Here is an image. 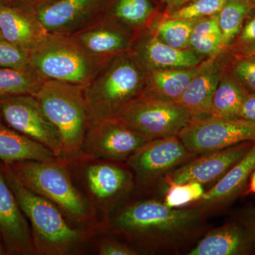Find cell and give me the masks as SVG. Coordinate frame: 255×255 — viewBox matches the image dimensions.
<instances>
[{
    "mask_svg": "<svg viewBox=\"0 0 255 255\" xmlns=\"http://www.w3.org/2000/svg\"><path fill=\"white\" fill-rule=\"evenodd\" d=\"M204 213L199 208L171 209L155 199L127 204L114 214L110 227L114 233L143 244H175L199 228Z\"/></svg>",
    "mask_w": 255,
    "mask_h": 255,
    "instance_id": "1",
    "label": "cell"
},
{
    "mask_svg": "<svg viewBox=\"0 0 255 255\" xmlns=\"http://www.w3.org/2000/svg\"><path fill=\"white\" fill-rule=\"evenodd\" d=\"M147 70L132 52L111 59L85 87L90 124L118 117L145 91Z\"/></svg>",
    "mask_w": 255,
    "mask_h": 255,
    "instance_id": "2",
    "label": "cell"
},
{
    "mask_svg": "<svg viewBox=\"0 0 255 255\" xmlns=\"http://www.w3.org/2000/svg\"><path fill=\"white\" fill-rule=\"evenodd\" d=\"M3 170L29 223L36 255H65L78 251L86 241L87 233L70 226L53 202L25 187L6 164Z\"/></svg>",
    "mask_w": 255,
    "mask_h": 255,
    "instance_id": "3",
    "label": "cell"
},
{
    "mask_svg": "<svg viewBox=\"0 0 255 255\" xmlns=\"http://www.w3.org/2000/svg\"><path fill=\"white\" fill-rule=\"evenodd\" d=\"M6 165L25 187L53 202L73 221L87 224L93 220L95 210L74 184L67 161L57 157Z\"/></svg>",
    "mask_w": 255,
    "mask_h": 255,
    "instance_id": "4",
    "label": "cell"
},
{
    "mask_svg": "<svg viewBox=\"0 0 255 255\" xmlns=\"http://www.w3.org/2000/svg\"><path fill=\"white\" fill-rule=\"evenodd\" d=\"M85 87L48 80L36 95L46 117L59 133L63 159L67 162H74L81 157L90 126Z\"/></svg>",
    "mask_w": 255,
    "mask_h": 255,
    "instance_id": "5",
    "label": "cell"
},
{
    "mask_svg": "<svg viewBox=\"0 0 255 255\" xmlns=\"http://www.w3.org/2000/svg\"><path fill=\"white\" fill-rule=\"evenodd\" d=\"M110 60L89 54L71 36L49 33L30 50L28 68L43 82L56 80L86 86Z\"/></svg>",
    "mask_w": 255,
    "mask_h": 255,
    "instance_id": "6",
    "label": "cell"
},
{
    "mask_svg": "<svg viewBox=\"0 0 255 255\" xmlns=\"http://www.w3.org/2000/svg\"><path fill=\"white\" fill-rule=\"evenodd\" d=\"M118 117L150 141L177 135L193 117L177 102L160 100L143 93Z\"/></svg>",
    "mask_w": 255,
    "mask_h": 255,
    "instance_id": "7",
    "label": "cell"
},
{
    "mask_svg": "<svg viewBox=\"0 0 255 255\" xmlns=\"http://www.w3.org/2000/svg\"><path fill=\"white\" fill-rule=\"evenodd\" d=\"M177 135L189 152L198 155L255 142V123L241 118L200 116L192 117Z\"/></svg>",
    "mask_w": 255,
    "mask_h": 255,
    "instance_id": "8",
    "label": "cell"
},
{
    "mask_svg": "<svg viewBox=\"0 0 255 255\" xmlns=\"http://www.w3.org/2000/svg\"><path fill=\"white\" fill-rule=\"evenodd\" d=\"M82 179L94 210L110 216L127 199L135 185L133 174L119 162L83 157Z\"/></svg>",
    "mask_w": 255,
    "mask_h": 255,
    "instance_id": "9",
    "label": "cell"
},
{
    "mask_svg": "<svg viewBox=\"0 0 255 255\" xmlns=\"http://www.w3.org/2000/svg\"><path fill=\"white\" fill-rule=\"evenodd\" d=\"M0 115L6 124L63 159L59 133L43 112L36 96H9L0 98Z\"/></svg>",
    "mask_w": 255,
    "mask_h": 255,
    "instance_id": "10",
    "label": "cell"
},
{
    "mask_svg": "<svg viewBox=\"0 0 255 255\" xmlns=\"http://www.w3.org/2000/svg\"><path fill=\"white\" fill-rule=\"evenodd\" d=\"M147 142L120 117H110L90 124L81 156L122 163Z\"/></svg>",
    "mask_w": 255,
    "mask_h": 255,
    "instance_id": "11",
    "label": "cell"
},
{
    "mask_svg": "<svg viewBox=\"0 0 255 255\" xmlns=\"http://www.w3.org/2000/svg\"><path fill=\"white\" fill-rule=\"evenodd\" d=\"M195 156L174 135L146 142L126 163L131 169L135 184L146 187Z\"/></svg>",
    "mask_w": 255,
    "mask_h": 255,
    "instance_id": "12",
    "label": "cell"
},
{
    "mask_svg": "<svg viewBox=\"0 0 255 255\" xmlns=\"http://www.w3.org/2000/svg\"><path fill=\"white\" fill-rule=\"evenodd\" d=\"M255 142H241L223 150L196 155L167 174L164 182L167 185L188 182H199L203 186L216 183L246 155Z\"/></svg>",
    "mask_w": 255,
    "mask_h": 255,
    "instance_id": "13",
    "label": "cell"
},
{
    "mask_svg": "<svg viewBox=\"0 0 255 255\" xmlns=\"http://www.w3.org/2000/svg\"><path fill=\"white\" fill-rule=\"evenodd\" d=\"M114 0H58L36 13L50 33L72 36L103 16Z\"/></svg>",
    "mask_w": 255,
    "mask_h": 255,
    "instance_id": "14",
    "label": "cell"
},
{
    "mask_svg": "<svg viewBox=\"0 0 255 255\" xmlns=\"http://www.w3.org/2000/svg\"><path fill=\"white\" fill-rule=\"evenodd\" d=\"M138 33L104 15L72 37L89 54L110 60L132 50Z\"/></svg>",
    "mask_w": 255,
    "mask_h": 255,
    "instance_id": "15",
    "label": "cell"
},
{
    "mask_svg": "<svg viewBox=\"0 0 255 255\" xmlns=\"http://www.w3.org/2000/svg\"><path fill=\"white\" fill-rule=\"evenodd\" d=\"M0 232L9 255H36L29 223L0 168Z\"/></svg>",
    "mask_w": 255,
    "mask_h": 255,
    "instance_id": "16",
    "label": "cell"
},
{
    "mask_svg": "<svg viewBox=\"0 0 255 255\" xmlns=\"http://www.w3.org/2000/svg\"><path fill=\"white\" fill-rule=\"evenodd\" d=\"M132 50L147 70L192 68L203 63L202 55L191 48H173L143 30L137 34Z\"/></svg>",
    "mask_w": 255,
    "mask_h": 255,
    "instance_id": "17",
    "label": "cell"
},
{
    "mask_svg": "<svg viewBox=\"0 0 255 255\" xmlns=\"http://www.w3.org/2000/svg\"><path fill=\"white\" fill-rule=\"evenodd\" d=\"M255 169V142L246 155L215 183L209 190L205 191L193 206L199 208L204 213L231 204L244 194Z\"/></svg>",
    "mask_w": 255,
    "mask_h": 255,
    "instance_id": "18",
    "label": "cell"
},
{
    "mask_svg": "<svg viewBox=\"0 0 255 255\" xmlns=\"http://www.w3.org/2000/svg\"><path fill=\"white\" fill-rule=\"evenodd\" d=\"M0 30L5 41L28 51L50 33L36 14L11 3H0Z\"/></svg>",
    "mask_w": 255,
    "mask_h": 255,
    "instance_id": "19",
    "label": "cell"
},
{
    "mask_svg": "<svg viewBox=\"0 0 255 255\" xmlns=\"http://www.w3.org/2000/svg\"><path fill=\"white\" fill-rule=\"evenodd\" d=\"M255 253L246 228L239 221L209 231L188 255H244Z\"/></svg>",
    "mask_w": 255,
    "mask_h": 255,
    "instance_id": "20",
    "label": "cell"
},
{
    "mask_svg": "<svg viewBox=\"0 0 255 255\" xmlns=\"http://www.w3.org/2000/svg\"><path fill=\"white\" fill-rule=\"evenodd\" d=\"M215 58L216 56L211 57L203 62L199 73L175 102L193 117L211 116L213 97L223 73Z\"/></svg>",
    "mask_w": 255,
    "mask_h": 255,
    "instance_id": "21",
    "label": "cell"
},
{
    "mask_svg": "<svg viewBox=\"0 0 255 255\" xmlns=\"http://www.w3.org/2000/svg\"><path fill=\"white\" fill-rule=\"evenodd\" d=\"M201 65L192 68L147 70L144 93L160 100L176 102L199 73Z\"/></svg>",
    "mask_w": 255,
    "mask_h": 255,
    "instance_id": "22",
    "label": "cell"
},
{
    "mask_svg": "<svg viewBox=\"0 0 255 255\" xmlns=\"http://www.w3.org/2000/svg\"><path fill=\"white\" fill-rule=\"evenodd\" d=\"M56 156L44 146L0 121V159L9 164L24 160L50 161Z\"/></svg>",
    "mask_w": 255,
    "mask_h": 255,
    "instance_id": "23",
    "label": "cell"
},
{
    "mask_svg": "<svg viewBox=\"0 0 255 255\" xmlns=\"http://www.w3.org/2000/svg\"><path fill=\"white\" fill-rule=\"evenodd\" d=\"M249 93L231 70H223L213 97L211 116L225 119L239 118L242 105Z\"/></svg>",
    "mask_w": 255,
    "mask_h": 255,
    "instance_id": "24",
    "label": "cell"
},
{
    "mask_svg": "<svg viewBox=\"0 0 255 255\" xmlns=\"http://www.w3.org/2000/svg\"><path fill=\"white\" fill-rule=\"evenodd\" d=\"M153 13L150 0H114L105 15L139 33L147 26Z\"/></svg>",
    "mask_w": 255,
    "mask_h": 255,
    "instance_id": "25",
    "label": "cell"
},
{
    "mask_svg": "<svg viewBox=\"0 0 255 255\" xmlns=\"http://www.w3.org/2000/svg\"><path fill=\"white\" fill-rule=\"evenodd\" d=\"M189 48L202 56H216L224 49L222 33L219 25V14L200 18L190 37Z\"/></svg>",
    "mask_w": 255,
    "mask_h": 255,
    "instance_id": "26",
    "label": "cell"
},
{
    "mask_svg": "<svg viewBox=\"0 0 255 255\" xmlns=\"http://www.w3.org/2000/svg\"><path fill=\"white\" fill-rule=\"evenodd\" d=\"M29 68L0 67V98L9 96H36L43 83Z\"/></svg>",
    "mask_w": 255,
    "mask_h": 255,
    "instance_id": "27",
    "label": "cell"
},
{
    "mask_svg": "<svg viewBox=\"0 0 255 255\" xmlns=\"http://www.w3.org/2000/svg\"><path fill=\"white\" fill-rule=\"evenodd\" d=\"M254 10L248 0L226 1L219 13V25L225 48L233 43L246 18Z\"/></svg>",
    "mask_w": 255,
    "mask_h": 255,
    "instance_id": "28",
    "label": "cell"
},
{
    "mask_svg": "<svg viewBox=\"0 0 255 255\" xmlns=\"http://www.w3.org/2000/svg\"><path fill=\"white\" fill-rule=\"evenodd\" d=\"M199 19L166 18L156 25L152 33L159 40L178 49L189 48L193 29Z\"/></svg>",
    "mask_w": 255,
    "mask_h": 255,
    "instance_id": "29",
    "label": "cell"
},
{
    "mask_svg": "<svg viewBox=\"0 0 255 255\" xmlns=\"http://www.w3.org/2000/svg\"><path fill=\"white\" fill-rule=\"evenodd\" d=\"M167 186L163 203L171 209H182L196 203L205 192L204 186L199 182L172 183Z\"/></svg>",
    "mask_w": 255,
    "mask_h": 255,
    "instance_id": "30",
    "label": "cell"
},
{
    "mask_svg": "<svg viewBox=\"0 0 255 255\" xmlns=\"http://www.w3.org/2000/svg\"><path fill=\"white\" fill-rule=\"evenodd\" d=\"M227 0H192L169 12L167 18L199 19L219 14Z\"/></svg>",
    "mask_w": 255,
    "mask_h": 255,
    "instance_id": "31",
    "label": "cell"
},
{
    "mask_svg": "<svg viewBox=\"0 0 255 255\" xmlns=\"http://www.w3.org/2000/svg\"><path fill=\"white\" fill-rule=\"evenodd\" d=\"M228 47L234 55L247 56L251 54L255 48V14L246 18L241 31Z\"/></svg>",
    "mask_w": 255,
    "mask_h": 255,
    "instance_id": "32",
    "label": "cell"
},
{
    "mask_svg": "<svg viewBox=\"0 0 255 255\" xmlns=\"http://www.w3.org/2000/svg\"><path fill=\"white\" fill-rule=\"evenodd\" d=\"M231 73L251 93H255V60L251 56L234 55Z\"/></svg>",
    "mask_w": 255,
    "mask_h": 255,
    "instance_id": "33",
    "label": "cell"
},
{
    "mask_svg": "<svg viewBox=\"0 0 255 255\" xmlns=\"http://www.w3.org/2000/svg\"><path fill=\"white\" fill-rule=\"evenodd\" d=\"M29 51L6 41L0 42V67L28 68Z\"/></svg>",
    "mask_w": 255,
    "mask_h": 255,
    "instance_id": "34",
    "label": "cell"
},
{
    "mask_svg": "<svg viewBox=\"0 0 255 255\" xmlns=\"http://www.w3.org/2000/svg\"><path fill=\"white\" fill-rule=\"evenodd\" d=\"M99 255H137L138 252L131 247L113 241L106 240L100 243L98 248Z\"/></svg>",
    "mask_w": 255,
    "mask_h": 255,
    "instance_id": "35",
    "label": "cell"
},
{
    "mask_svg": "<svg viewBox=\"0 0 255 255\" xmlns=\"http://www.w3.org/2000/svg\"><path fill=\"white\" fill-rule=\"evenodd\" d=\"M56 1L58 0H11V4L28 12L36 14Z\"/></svg>",
    "mask_w": 255,
    "mask_h": 255,
    "instance_id": "36",
    "label": "cell"
},
{
    "mask_svg": "<svg viewBox=\"0 0 255 255\" xmlns=\"http://www.w3.org/2000/svg\"><path fill=\"white\" fill-rule=\"evenodd\" d=\"M239 118L255 123V93L250 92L242 105Z\"/></svg>",
    "mask_w": 255,
    "mask_h": 255,
    "instance_id": "37",
    "label": "cell"
},
{
    "mask_svg": "<svg viewBox=\"0 0 255 255\" xmlns=\"http://www.w3.org/2000/svg\"><path fill=\"white\" fill-rule=\"evenodd\" d=\"M238 221L248 230L255 248V209H250L243 211Z\"/></svg>",
    "mask_w": 255,
    "mask_h": 255,
    "instance_id": "38",
    "label": "cell"
},
{
    "mask_svg": "<svg viewBox=\"0 0 255 255\" xmlns=\"http://www.w3.org/2000/svg\"><path fill=\"white\" fill-rule=\"evenodd\" d=\"M191 1L192 0H166L167 3V10L171 12Z\"/></svg>",
    "mask_w": 255,
    "mask_h": 255,
    "instance_id": "39",
    "label": "cell"
},
{
    "mask_svg": "<svg viewBox=\"0 0 255 255\" xmlns=\"http://www.w3.org/2000/svg\"><path fill=\"white\" fill-rule=\"evenodd\" d=\"M248 194H255V169L250 177L248 187L243 195H248Z\"/></svg>",
    "mask_w": 255,
    "mask_h": 255,
    "instance_id": "40",
    "label": "cell"
},
{
    "mask_svg": "<svg viewBox=\"0 0 255 255\" xmlns=\"http://www.w3.org/2000/svg\"><path fill=\"white\" fill-rule=\"evenodd\" d=\"M6 254H7V253H6L4 243H3V242H1V241H0V255Z\"/></svg>",
    "mask_w": 255,
    "mask_h": 255,
    "instance_id": "41",
    "label": "cell"
},
{
    "mask_svg": "<svg viewBox=\"0 0 255 255\" xmlns=\"http://www.w3.org/2000/svg\"><path fill=\"white\" fill-rule=\"evenodd\" d=\"M249 1L250 4L253 6V9L255 10V0H248Z\"/></svg>",
    "mask_w": 255,
    "mask_h": 255,
    "instance_id": "42",
    "label": "cell"
},
{
    "mask_svg": "<svg viewBox=\"0 0 255 255\" xmlns=\"http://www.w3.org/2000/svg\"><path fill=\"white\" fill-rule=\"evenodd\" d=\"M247 56H251L255 60V48L251 52V54L247 55Z\"/></svg>",
    "mask_w": 255,
    "mask_h": 255,
    "instance_id": "43",
    "label": "cell"
},
{
    "mask_svg": "<svg viewBox=\"0 0 255 255\" xmlns=\"http://www.w3.org/2000/svg\"><path fill=\"white\" fill-rule=\"evenodd\" d=\"M11 0H0V3H11Z\"/></svg>",
    "mask_w": 255,
    "mask_h": 255,
    "instance_id": "44",
    "label": "cell"
},
{
    "mask_svg": "<svg viewBox=\"0 0 255 255\" xmlns=\"http://www.w3.org/2000/svg\"><path fill=\"white\" fill-rule=\"evenodd\" d=\"M5 41L4 38H3L2 34L1 33V30H0V42Z\"/></svg>",
    "mask_w": 255,
    "mask_h": 255,
    "instance_id": "45",
    "label": "cell"
},
{
    "mask_svg": "<svg viewBox=\"0 0 255 255\" xmlns=\"http://www.w3.org/2000/svg\"><path fill=\"white\" fill-rule=\"evenodd\" d=\"M0 241H1V232H0Z\"/></svg>",
    "mask_w": 255,
    "mask_h": 255,
    "instance_id": "46",
    "label": "cell"
},
{
    "mask_svg": "<svg viewBox=\"0 0 255 255\" xmlns=\"http://www.w3.org/2000/svg\"><path fill=\"white\" fill-rule=\"evenodd\" d=\"M0 119H1V115H0Z\"/></svg>",
    "mask_w": 255,
    "mask_h": 255,
    "instance_id": "47",
    "label": "cell"
}]
</instances>
